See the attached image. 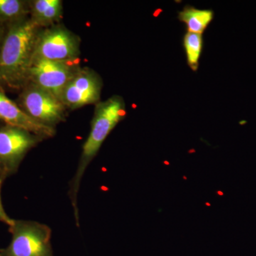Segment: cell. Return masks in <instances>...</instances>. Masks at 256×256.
<instances>
[{
	"mask_svg": "<svg viewBox=\"0 0 256 256\" xmlns=\"http://www.w3.org/2000/svg\"><path fill=\"white\" fill-rule=\"evenodd\" d=\"M126 116V104L120 96H112L108 100L98 102L96 106L90 133L82 146L78 166L69 190V196L72 200L76 222L78 226L79 215L77 197L84 172L98 152L106 138Z\"/></svg>",
	"mask_w": 256,
	"mask_h": 256,
	"instance_id": "obj_1",
	"label": "cell"
},
{
	"mask_svg": "<svg viewBox=\"0 0 256 256\" xmlns=\"http://www.w3.org/2000/svg\"><path fill=\"white\" fill-rule=\"evenodd\" d=\"M38 28L30 20L18 22L10 28L0 52V84L16 87L28 80Z\"/></svg>",
	"mask_w": 256,
	"mask_h": 256,
	"instance_id": "obj_2",
	"label": "cell"
},
{
	"mask_svg": "<svg viewBox=\"0 0 256 256\" xmlns=\"http://www.w3.org/2000/svg\"><path fill=\"white\" fill-rule=\"evenodd\" d=\"M12 240L0 256H53L52 230L45 224L33 220H14L9 226Z\"/></svg>",
	"mask_w": 256,
	"mask_h": 256,
	"instance_id": "obj_3",
	"label": "cell"
},
{
	"mask_svg": "<svg viewBox=\"0 0 256 256\" xmlns=\"http://www.w3.org/2000/svg\"><path fill=\"white\" fill-rule=\"evenodd\" d=\"M80 55V41L68 30L54 26L40 32L33 58L54 62H74Z\"/></svg>",
	"mask_w": 256,
	"mask_h": 256,
	"instance_id": "obj_4",
	"label": "cell"
},
{
	"mask_svg": "<svg viewBox=\"0 0 256 256\" xmlns=\"http://www.w3.org/2000/svg\"><path fill=\"white\" fill-rule=\"evenodd\" d=\"M42 140L22 128L8 124L0 128V175L6 178L14 174L26 153Z\"/></svg>",
	"mask_w": 256,
	"mask_h": 256,
	"instance_id": "obj_5",
	"label": "cell"
},
{
	"mask_svg": "<svg viewBox=\"0 0 256 256\" xmlns=\"http://www.w3.org/2000/svg\"><path fill=\"white\" fill-rule=\"evenodd\" d=\"M80 69L74 62L33 58L28 69V80L60 100L64 88Z\"/></svg>",
	"mask_w": 256,
	"mask_h": 256,
	"instance_id": "obj_6",
	"label": "cell"
},
{
	"mask_svg": "<svg viewBox=\"0 0 256 256\" xmlns=\"http://www.w3.org/2000/svg\"><path fill=\"white\" fill-rule=\"evenodd\" d=\"M23 110L37 122L54 128L65 120L66 106L56 96L32 84L22 95Z\"/></svg>",
	"mask_w": 256,
	"mask_h": 256,
	"instance_id": "obj_7",
	"label": "cell"
},
{
	"mask_svg": "<svg viewBox=\"0 0 256 256\" xmlns=\"http://www.w3.org/2000/svg\"><path fill=\"white\" fill-rule=\"evenodd\" d=\"M102 86V80L96 72L80 69L64 88L60 100L70 109L99 102Z\"/></svg>",
	"mask_w": 256,
	"mask_h": 256,
	"instance_id": "obj_8",
	"label": "cell"
},
{
	"mask_svg": "<svg viewBox=\"0 0 256 256\" xmlns=\"http://www.w3.org/2000/svg\"><path fill=\"white\" fill-rule=\"evenodd\" d=\"M0 120L8 126L22 128L43 138L53 137L54 128L37 122L0 92Z\"/></svg>",
	"mask_w": 256,
	"mask_h": 256,
	"instance_id": "obj_9",
	"label": "cell"
},
{
	"mask_svg": "<svg viewBox=\"0 0 256 256\" xmlns=\"http://www.w3.org/2000/svg\"><path fill=\"white\" fill-rule=\"evenodd\" d=\"M214 12L212 10L197 9L192 6H184L178 14V18L184 24L188 32L203 34L212 23Z\"/></svg>",
	"mask_w": 256,
	"mask_h": 256,
	"instance_id": "obj_10",
	"label": "cell"
},
{
	"mask_svg": "<svg viewBox=\"0 0 256 256\" xmlns=\"http://www.w3.org/2000/svg\"><path fill=\"white\" fill-rule=\"evenodd\" d=\"M32 20L40 26L56 22L62 16L63 3L60 0H36L32 2Z\"/></svg>",
	"mask_w": 256,
	"mask_h": 256,
	"instance_id": "obj_11",
	"label": "cell"
},
{
	"mask_svg": "<svg viewBox=\"0 0 256 256\" xmlns=\"http://www.w3.org/2000/svg\"><path fill=\"white\" fill-rule=\"evenodd\" d=\"M183 45L188 66L193 72H196L203 48V35L186 32L184 36Z\"/></svg>",
	"mask_w": 256,
	"mask_h": 256,
	"instance_id": "obj_12",
	"label": "cell"
},
{
	"mask_svg": "<svg viewBox=\"0 0 256 256\" xmlns=\"http://www.w3.org/2000/svg\"><path fill=\"white\" fill-rule=\"evenodd\" d=\"M25 3L20 0H0V18L14 20L25 12Z\"/></svg>",
	"mask_w": 256,
	"mask_h": 256,
	"instance_id": "obj_13",
	"label": "cell"
},
{
	"mask_svg": "<svg viewBox=\"0 0 256 256\" xmlns=\"http://www.w3.org/2000/svg\"><path fill=\"white\" fill-rule=\"evenodd\" d=\"M5 178H4V176L0 175V222L6 224L8 226H10L12 225L13 223H14V220L10 218L9 216L8 215V214L6 213L4 207H3L2 203L1 200V188Z\"/></svg>",
	"mask_w": 256,
	"mask_h": 256,
	"instance_id": "obj_14",
	"label": "cell"
},
{
	"mask_svg": "<svg viewBox=\"0 0 256 256\" xmlns=\"http://www.w3.org/2000/svg\"><path fill=\"white\" fill-rule=\"evenodd\" d=\"M216 194L218 196H223L224 195V193L222 191H217Z\"/></svg>",
	"mask_w": 256,
	"mask_h": 256,
	"instance_id": "obj_15",
	"label": "cell"
},
{
	"mask_svg": "<svg viewBox=\"0 0 256 256\" xmlns=\"http://www.w3.org/2000/svg\"><path fill=\"white\" fill-rule=\"evenodd\" d=\"M205 205H206V206H212V204H210V202H206V203H205Z\"/></svg>",
	"mask_w": 256,
	"mask_h": 256,
	"instance_id": "obj_16",
	"label": "cell"
},
{
	"mask_svg": "<svg viewBox=\"0 0 256 256\" xmlns=\"http://www.w3.org/2000/svg\"><path fill=\"white\" fill-rule=\"evenodd\" d=\"M183 178L184 180H188V178H186V176H183Z\"/></svg>",
	"mask_w": 256,
	"mask_h": 256,
	"instance_id": "obj_17",
	"label": "cell"
},
{
	"mask_svg": "<svg viewBox=\"0 0 256 256\" xmlns=\"http://www.w3.org/2000/svg\"><path fill=\"white\" fill-rule=\"evenodd\" d=\"M164 164H169V162H164Z\"/></svg>",
	"mask_w": 256,
	"mask_h": 256,
	"instance_id": "obj_18",
	"label": "cell"
},
{
	"mask_svg": "<svg viewBox=\"0 0 256 256\" xmlns=\"http://www.w3.org/2000/svg\"><path fill=\"white\" fill-rule=\"evenodd\" d=\"M1 172H2L1 168H0V174H1Z\"/></svg>",
	"mask_w": 256,
	"mask_h": 256,
	"instance_id": "obj_19",
	"label": "cell"
}]
</instances>
